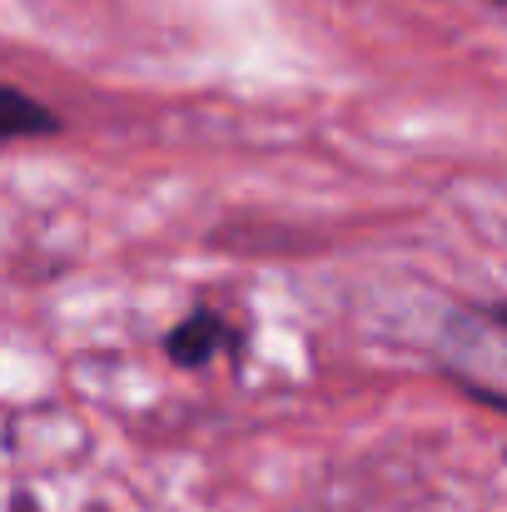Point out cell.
I'll return each instance as SVG.
<instances>
[{"mask_svg": "<svg viewBox=\"0 0 507 512\" xmlns=\"http://www.w3.org/2000/svg\"><path fill=\"white\" fill-rule=\"evenodd\" d=\"M438 358L473 398L507 408V309H458L438 339Z\"/></svg>", "mask_w": 507, "mask_h": 512, "instance_id": "1", "label": "cell"}, {"mask_svg": "<svg viewBox=\"0 0 507 512\" xmlns=\"http://www.w3.org/2000/svg\"><path fill=\"white\" fill-rule=\"evenodd\" d=\"M224 343V324L214 319V314H189L174 334H169V353L184 363V368H194V363H209V353Z\"/></svg>", "mask_w": 507, "mask_h": 512, "instance_id": "2", "label": "cell"}, {"mask_svg": "<svg viewBox=\"0 0 507 512\" xmlns=\"http://www.w3.org/2000/svg\"><path fill=\"white\" fill-rule=\"evenodd\" d=\"M5 110H10V135H35V130H50V115H45V110H35L20 90H10V95H5Z\"/></svg>", "mask_w": 507, "mask_h": 512, "instance_id": "3", "label": "cell"}]
</instances>
